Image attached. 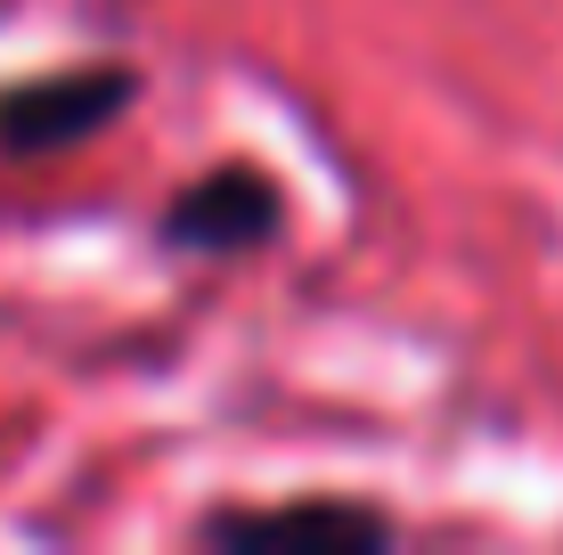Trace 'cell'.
<instances>
[{
    "instance_id": "obj_2",
    "label": "cell",
    "mask_w": 563,
    "mask_h": 555,
    "mask_svg": "<svg viewBox=\"0 0 563 555\" xmlns=\"http://www.w3.org/2000/svg\"><path fill=\"white\" fill-rule=\"evenodd\" d=\"M295 221V197L262 156H221L212 171L180 180L155 213V245L164 254H197V262H245L269 254Z\"/></svg>"
},
{
    "instance_id": "obj_3",
    "label": "cell",
    "mask_w": 563,
    "mask_h": 555,
    "mask_svg": "<svg viewBox=\"0 0 563 555\" xmlns=\"http://www.w3.org/2000/svg\"><path fill=\"white\" fill-rule=\"evenodd\" d=\"M188 540L212 555H384L400 540V523L376 499H343V490H302V499H238L205 507L188 523Z\"/></svg>"
},
{
    "instance_id": "obj_1",
    "label": "cell",
    "mask_w": 563,
    "mask_h": 555,
    "mask_svg": "<svg viewBox=\"0 0 563 555\" xmlns=\"http://www.w3.org/2000/svg\"><path fill=\"white\" fill-rule=\"evenodd\" d=\"M147 99V74L131 57H74L0 82V164H49L74 147L107 140L131 107Z\"/></svg>"
}]
</instances>
